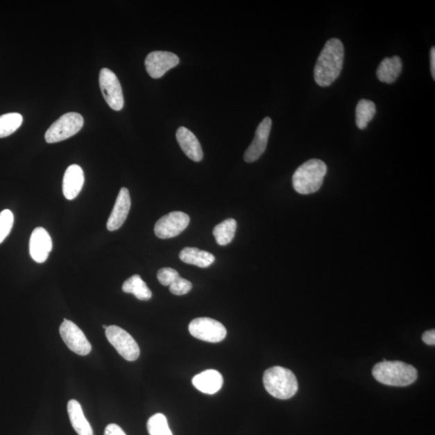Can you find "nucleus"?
I'll return each instance as SVG.
<instances>
[{
	"mask_svg": "<svg viewBox=\"0 0 435 435\" xmlns=\"http://www.w3.org/2000/svg\"><path fill=\"white\" fill-rule=\"evenodd\" d=\"M423 340L425 343L434 346L435 344V331L431 330V331L426 332L423 334Z\"/></svg>",
	"mask_w": 435,
	"mask_h": 435,
	"instance_id": "c756f323",
	"label": "nucleus"
},
{
	"mask_svg": "<svg viewBox=\"0 0 435 435\" xmlns=\"http://www.w3.org/2000/svg\"><path fill=\"white\" fill-rule=\"evenodd\" d=\"M106 336L110 343L116 348L121 356L128 361H135L139 357V348L131 334L117 326H109Z\"/></svg>",
	"mask_w": 435,
	"mask_h": 435,
	"instance_id": "423d86ee",
	"label": "nucleus"
},
{
	"mask_svg": "<svg viewBox=\"0 0 435 435\" xmlns=\"http://www.w3.org/2000/svg\"><path fill=\"white\" fill-rule=\"evenodd\" d=\"M178 277L177 270L171 268H162L157 273L158 281L164 287H169Z\"/></svg>",
	"mask_w": 435,
	"mask_h": 435,
	"instance_id": "cd10ccee",
	"label": "nucleus"
},
{
	"mask_svg": "<svg viewBox=\"0 0 435 435\" xmlns=\"http://www.w3.org/2000/svg\"><path fill=\"white\" fill-rule=\"evenodd\" d=\"M263 382L267 392L278 399L291 398L298 390L294 373L283 367L275 366L267 369L264 373Z\"/></svg>",
	"mask_w": 435,
	"mask_h": 435,
	"instance_id": "20e7f679",
	"label": "nucleus"
},
{
	"mask_svg": "<svg viewBox=\"0 0 435 435\" xmlns=\"http://www.w3.org/2000/svg\"><path fill=\"white\" fill-rule=\"evenodd\" d=\"M373 375L379 383L396 387L411 386L418 379L417 369L412 365L386 359L375 365Z\"/></svg>",
	"mask_w": 435,
	"mask_h": 435,
	"instance_id": "f03ea898",
	"label": "nucleus"
},
{
	"mask_svg": "<svg viewBox=\"0 0 435 435\" xmlns=\"http://www.w3.org/2000/svg\"><path fill=\"white\" fill-rule=\"evenodd\" d=\"M344 58L343 44L340 40H329L315 65L314 76L318 86L326 87L336 81L342 71Z\"/></svg>",
	"mask_w": 435,
	"mask_h": 435,
	"instance_id": "f257e3e1",
	"label": "nucleus"
},
{
	"mask_svg": "<svg viewBox=\"0 0 435 435\" xmlns=\"http://www.w3.org/2000/svg\"><path fill=\"white\" fill-rule=\"evenodd\" d=\"M189 331L194 338L209 343L221 342L227 336L223 325L211 318L194 319L189 325Z\"/></svg>",
	"mask_w": 435,
	"mask_h": 435,
	"instance_id": "0eeeda50",
	"label": "nucleus"
},
{
	"mask_svg": "<svg viewBox=\"0 0 435 435\" xmlns=\"http://www.w3.org/2000/svg\"><path fill=\"white\" fill-rule=\"evenodd\" d=\"M85 181L84 173L81 167L71 164L64 174L62 191L64 196L73 200L81 192Z\"/></svg>",
	"mask_w": 435,
	"mask_h": 435,
	"instance_id": "2eb2a0df",
	"label": "nucleus"
},
{
	"mask_svg": "<svg viewBox=\"0 0 435 435\" xmlns=\"http://www.w3.org/2000/svg\"><path fill=\"white\" fill-rule=\"evenodd\" d=\"M53 241L49 232L43 228H37L30 237L29 253L34 262L41 264L46 261L52 251Z\"/></svg>",
	"mask_w": 435,
	"mask_h": 435,
	"instance_id": "ddd939ff",
	"label": "nucleus"
},
{
	"mask_svg": "<svg viewBox=\"0 0 435 435\" xmlns=\"http://www.w3.org/2000/svg\"><path fill=\"white\" fill-rule=\"evenodd\" d=\"M376 105L370 100L361 99L356 110V122L359 129H365L376 114Z\"/></svg>",
	"mask_w": 435,
	"mask_h": 435,
	"instance_id": "5701e85b",
	"label": "nucleus"
},
{
	"mask_svg": "<svg viewBox=\"0 0 435 435\" xmlns=\"http://www.w3.org/2000/svg\"><path fill=\"white\" fill-rule=\"evenodd\" d=\"M176 138L180 147L189 159L196 162L202 161L203 152L201 144L191 131L187 128L180 127L176 133Z\"/></svg>",
	"mask_w": 435,
	"mask_h": 435,
	"instance_id": "dca6fc26",
	"label": "nucleus"
},
{
	"mask_svg": "<svg viewBox=\"0 0 435 435\" xmlns=\"http://www.w3.org/2000/svg\"><path fill=\"white\" fill-rule=\"evenodd\" d=\"M14 223V216L10 210H3L0 213V244L4 241L12 231Z\"/></svg>",
	"mask_w": 435,
	"mask_h": 435,
	"instance_id": "a878e982",
	"label": "nucleus"
},
{
	"mask_svg": "<svg viewBox=\"0 0 435 435\" xmlns=\"http://www.w3.org/2000/svg\"><path fill=\"white\" fill-rule=\"evenodd\" d=\"M104 435H127L117 424H109L105 429Z\"/></svg>",
	"mask_w": 435,
	"mask_h": 435,
	"instance_id": "c85d7f7f",
	"label": "nucleus"
},
{
	"mask_svg": "<svg viewBox=\"0 0 435 435\" xmlns=\"http://www.w3.org/2000/svg\"><path fill=\"white\" fill-rule=\"evenodd\" d=\"M180 62L176 54L167 51L150 53L145 59V68L150 77L162 78L169 69L177 67Z\"/></svg>",
	"mask_w": 435,
	"mask_h": 435,
	"instance_id": "9b49d317",
	"label": "nucleus"
},
{
	"mask_svg": "<svg viewBox=\"0 0 435 435\" xmlns=\"http://www.w3.org/2000/svg\"><path fill=\"white\" fill-rule=\"evenodd\" d=\"M192 283L187 279L178 277L175 281L170 284L169 290L174 295L181 296L188 293L192 289Z\"/></svg>",
	"mask_w": 435,
	"mask_h": 435,
	"instance_id": "bb28decb",
	"label": "nucleus"
},
{
	"mask_svg": "<svg viewBox=\"0 0 435 435\" xmlns=\"http://www.w3.org/2000/svg\"><path fill=\"white\" fill-rule=\"evenodd\" d=\"M84 119L77 112H69L63 114L47 130L44 138L49 144L58 143L71 138L82 129Z\"/></svg>",
	"mask_w": 435,
	"mask_h": 435,
	"instance_id": "39448f33",
	"label": "nucleus"
},
{
	"mask_svg": "<svg viewBox=\"0 0 435 435\" xmlns=\"http://www.w3.org/2000/svg\"><path fill=\"white\" fill-rule=\"evenodd\" d=\"M60 334L67 346L79 356H87L92 352V344L82 330L69 320L64 318L60 327Z\"/></svg>",
	"mask_w": 435,
	"mask_h": 435,
	"instance_id": "9d476101",
	"label": "nucleus"
},
{
	"mask_svg": "<svg viewBox=\"0 0 435 435\" xmlns=\"http://www.w3.org/2000/svg\"><path fill=\"white\" fill-rule=\"evenodd\" d=\"M327 172V164L321 160H309L300 166L293 174V187L295 191L301 194L317 192L323 186Z\"/></svg>",
	"mask_w": 435,
	"mask_h": 435,
	"instance_id": "7ed1b4c3",
	"label": "nucleus"
},
{
	"mask_svg": "<svg viewBox=\"0 0 435 435\" xmlns=\"http://www.w3.org/2000/svg\"><path fill=\"white\" fill-rule=\"evenodd\" d=\"M272 128V119L269 117L264 118L257 129L255 138L251 144L245 151L244 161L253 163L262 156L267 148L270 131Z\"/></svg>",
	"mask_w": 435,
	"mask_h": 435,
	"instance_id": "f8f14e48",
	"label": "nucleus"
},
{
	"mask_svg": "<svg viewBox=\"0 0 435 435\" xmlns=\"http://www.w3.org/2000/svg\"><path fill=\"white\" fill-rule=\"evenodd\" d=\"M194 386L200 392L214 394L219 391L223 384V378L216 370L209 369L195 376L192 379Z\"/></svg>",
	"mask_w": 435,
	"mask_h": 435,
	"instance_id": "f3484780",
	"label": "nucleus"
},
{
	"mask_svg": "<svg viewBox=\"0 0 435 435\" xmlns=\"http://www.w3.org/2000/svg\"><path fill=\"white\" fill-rule=\"evenodd\" d=\"M99 86L105 101L114 111H121L124 99L121 83L111 69L103 68L99 73Z\"/></svg>",
	"mask_w": 435,
	"mask_h": 435,
	"instance_id": "6e6552de",
	"label": "nucleus"
},
{
	"mask_svg": "<svg viewBox=\"0 0 435 435\" xmlns=\"http://www.w3.org/2000/svg\"><path fill=\"white\" fill-rule=\"evenodd\" d=\"M23 117L19 113H8L0 117V138L10 136L22 126Z\"/></svg>",
	"mask_w": 435,
	"mask_h": 435,
	"instance_id": "b1692460",
	"label": "nucleus"
},
{
	"mask_svg": "<svg viewBox=\"0 0 435 435\" xmlns=\"http://www.w3.org/2000/svg\"><path fill=\"white\" fill-rule=\"evenodd\" d=\"M67 411L72 427L78 435H94L91 425L84 416L81 404L76 400L68 402Z\"/></svg>",
	"mask_w": 435,
	"mask_h": 435,
	"instance_id": "a211bd4d",
	"label": "nucleus"
},
{
	"mask_svg": "<svg viewBox=\"0 0 435 435\" xmlns=\"http://www.w3.org/2000/svg\"><path fill=\"white\" fill-rule=\"evenodd\" d=\"M122 289L124 293H132L142 301H148L153 296L151 290L139 275H133L126 280L123 284Z\"/></svg>",
	"mask_w": 435,
	"mask_h": 435,
	"instance_id": "412c9836",
	"label": "nucleus"
},
{
	"mask_svg": "<svg viewBox=\"0 0 435 435\" xmlns=\"http://www.w3.org/2000/svg\"><path fill=\"white\" fill-rule=\"evenodd\" d=\"M130 208H131V197H130L128 189L123 187L119 191L116 204L108 220V231H117L123 226L128 216Z\"/></svg>",
	"mask_w": 435,
	"mask_h": 435,
	"instance_id": "4468645a",
	"label": "nucleus"
},
{
	"mask_svg": "<svg viewBox=\"0 0 435 435\" xmlns=\"http://www.w3.org/2000/svg\"><path fill=\"white\" fill-rule=\"evenodd\" d=\"M147 428L150 435H173L169 427L167 418L162 413H156L150 418Z\"/></svg>",
	"mask_w": 435,
	"mask_h": 435,
	"instance_id": "393cba45",
	"label": "nucleus"
},
{
	"mask_svg": "<svg viewBox=\"0 0 435 435\" xmlns=\"http://www.w3.org/2000/svg\"><path fill=\"white\" fill-rule=\"evenodd\" d=\"M237 222L236 219H228L217 225L213 230V234L220 246H225L232 241L236 234Z\"/></svg>",
	"mask_w": 435,
	"mask_h": 435,
	"instance_id": "4be33fe9",
	"label": "nucleus"
},
{
	"mask_svg": "<svg viewBox=\"0 0 435 435\" xmlns=\"http://www.w3.org/2000/svg\"><path fill=\"white\" fill-rule=\"evenodd\" d=\"M402 69V62L399 57L384 58L377 68V78L382 83L392 84L396 82Z\"/></svg>",
	"mask_w": 435,
	"mask_h": 435,
	"instance_id": "6ab92c4d",
	"label": "nucleus"
},
{
	"mask_svg": "<svg viewBox=\"0 0 435 435\" xmlns=\"http://www.w3.org/2000/svg\"><path fill=\"white\" fill-rule=\"evenodd\" d=\"M182 262L199 268H207L216 261L214 255L197 248H185L179 254Z\"/></svg>",
	"mask_w": 435,
	"mask_h": 435,
	"instance_id": "aec40b11",
	"label": "nucleus"
},
{
	"mask_svg": "<svg viewBox=\"0 0 435 435\" xmlns=\"http://www.w3.org/2000/svg\"><path fill=\"white\" fill-rule=\"evenodd\" d=\"M431 69L432 77L435 79V48L433 47L431 50Z\"/></svg>",
	"mask_w": 435,
	"mask_h": 435,
	"instance_id": "7c9ffc66",
	"label": "nucleus"
},
{
	"mask_svg": "<svg viewBox=\"0 0 435 435\" xmlns=\"http://www.w3.org/2000/svg\"><path fill=\"white\" fill-rule=\"evenodd\" d=\"M189 216L182 212H170L155 224L154 232L160 239L176 237L188 227Z\"/></svg>",
	"mask_w": 435,
	"mask_h": 435,
	"instance_id": "1a4fd4ad",
	"label": "nucleus"
},
{
	"mask_svg": "<svg viewBox=\"0 0 435 435\" xmlns=\"http://www.w3.org/2000/svg\"><path fill=\"white\" fill-rule=\"evenodd\" d=\"M103 327L104 329H107V328H108V326H106V325H103Z\"/></svg>",
	"mask_w": 435,
	"mask_h": 435,
	"instance_id": "2f4dec72",
	"label": "nucleus"
}]
</instances>
